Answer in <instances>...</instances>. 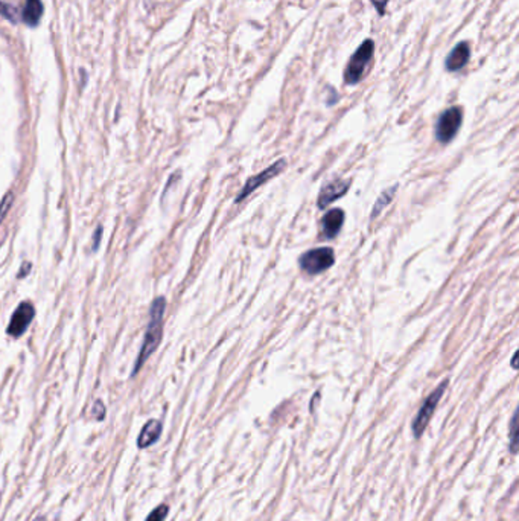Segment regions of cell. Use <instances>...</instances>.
Listing matches in <instances>:
<instances>
[{"label":"cell","instance_id":"1","mask_svg":"<svg viewBox=\"0 0 519 521\" xmlns=\"http://www.w3.org/2000/svg\"><path fill=\"white\" fill-rule=\"evenodd\" d=\"M165 308H166V301L165 297H157L154 302L151 305V312H149V323H148V329H147V336H145L143 345H142V351L139 360L134 366L133 375L137 373V371L141 369V366L147 361L151 354L157 349L158 343H160L162 338V326H163V314H165Z\"/></svg>","mask_w":519,"mask_h":521},{"label":"cell","instance_id":"2","mask_svg":"<svg viewBox=\"0 0 519 521\" xmlns=\"http://www.w3.org/2000/svg\"><path fill=\"white\" fill-rule=\"evenodd\" d=\"M373 54H375V43L370 38L364 40L359 45L355 54L352 55L348 66L344 69V82L349 86H355L364 78L369 66L372 65Z\"/></svg>","mask_w":519,"mask_h":521},{"label":"cell","instance_id":"3","mask_svg":"<svg viewBox=\"0 0 519 521\" xmlns=\"http://www.w3.org/2000/svg\"><path fill=\"white\" fill-rule=\"evenodd\" d=\"M446 387H448V380H444L439 384L437 389H434L430 397L424 401V404L420 406L416 418H414L413 426H411L413 435H414V437H416V439H419V437L424 435V432L428 427V424H430V421H431L433 413L435 412V408H437L442 397H444Z\"/></svg>","mask_w":519,"mask_h":521},{"label":"cell","instance_id":"4","mask_svg":"<svg viewBox=\"0 0 519 521\" xmlns=\"http://www.w3.org/2000/svg\"><path fill=\"white\" fill-rule=\"evenodd\" d=\"M335 264V253L330 247H317L303 253L299 259V266L309 275H318L330 268Z\"/></svg>","mask_w":519,"mask_h":521},{"label":"cell","instance_id":"5","mask_svg":"<svg viewBox=\"0 0 519 521\" xmlns=\"http://www.w3.org/2000/svg\"><path fill=\"white\" fill-rule=\"evenodd\" d=\"M463 121V112L460 107H451L440 115L435 125V139L440 143H449L459 133Z\"/></svg>","mask_w":519,"mask_h":521},{"label":"cell","instance_id":"6","mask_svg":"<svg viewBox=\"0 0 519 521\" xmlns=\"http://www.w3.org/2000/svg\"><path fill=\"white\" fill-rule=\"evenodd\" d=\"M285 165H287L285 161H283V159H280V161L274 162L271 166H268L267 170L259 172L258 176L248 178V182L245 183L244 187H242V191H241L239 196L237 197V200H234V203H241L242 200H244L247 196H250V194L258 189V187H261L262 185L267 183L268 180H271L273 177L278 176V174H280L283 171V168H285Z\"/></svg>","mask_w":519,"mask_h":521},{"label":"cell","instance_id":"7","mask_svg":"<svg viewBox=\"0 0 519 521\" xmlns=\"http://www.w3.org/2000/svg\"><path fill=\"white\" fill-rule=\"evenodd\" d=\"M36 316V311L29 302H23L19 305V308L11 317V323L8 326V334L12 337H20L29 326L31 321Z\"/></svg>","mask_w":519,"mask_h":521},{"label":"cell","instance_id":"8","mask_svg":"<svg viewBox=\"0 0 519 521\" xmlns=\"http://www.w3.org/2000/svg\"><path fill=\"white\" fill-rule=\"evenodd\" d=\"M348 191H349L348 180L337 178L334 180V182L324 185L320 196H318V207H320V209H324V207L329 206L332 201L343 197Z\"/></svg>","mask_w":519,"mask_h":521},{"label":"cell","instance_id":"9","mask_svg":"<svg viewBox=\"0 0 519 521\" xmlns=\"http://www.w3.org/2000/svg\"><path fill=\"white\" fill-rule=\"evenodd\" d=\"M469 58H470V47L466 41H461V43L457 45L451 51V54L448 55L445 66L449 72H457L468 65Z\"/></svg>","mask_w":519,"mask_h":521},{"label":"cell","instance_id":"10","mask_svg":"<svg viewBox=\"0 0 519 521\" xmlns=\"http://www.w3.org/2000/svg\"><path fill=\"white\" fill-rule=\"evenodd\" d=\"M344 223V212L341 209H332L322 220L323 236L328 240L335 238L337 233L341 231Z\"/></svg>","mask_w":519,"mask_h":521},{"label":"cell","instance_id":"11","mask_svg":"<svg viewBox=\"0 0 519 521\" xmlns=\"http://www.w3.org/2000/svg\"><path fill=\"white\" fill-rule=\"evenodd\" d=\"M160 435H162V422L157 419H151L149 422L145 424V427L142 428L139 439H137V447L147 448L152 445V443L157 442Z\"/></svg>","mask_w":519,"mask_h":521},{"label":"cell","instance_id":"12","mask_svg":"<svg viewBox=\"0 0 519 521\" xmlns=\"http://www.w3.org/2000/svg\"><path fill=\"white\" fill-rule=\"evenodd\" d=\"M41 16H43V3L41 0H26V6L23 11V22L27 26H37Z\"/></svg>","mask_w":519,"mask_h":521},{"label":"cell","instance_id":"13","mask_svg":"<svg viewBox=\"0 0 519 521\" xmlns=\"http://www.w3.org/2000/svg\"><path fill=\"white\" fill-rule=\"evenodd\" d=\"M396 187H398V186H393L391 189H389L387 192H384L383 196H381V197L378 198L376 205H375V207H373V211H372V220H373V218H376L378 215L381 213V211H383L385 206H389V205L391 203L394 192H396Z\"/></svg>","mask_w":519,"mask_h":521},{"label":"cell","instance_id":"14","mask_svg":"<svg viewBox=\"0 0 519 521\" xmlns=\"http://www.w3.org/2000/svg\"><path fill=\"white\" fill-rule=\"evenodd\" d=\"M0 16L8 19L10 22H17V8L6 0H0Z\"/></svg>","mask_w":519,"mask_h":521},{"label":"cell","instance_id":"15","mask_svg":"<svg viewBox=\"0 0 519 521\" xmlns=\"http://www.w3.org/2000/svg\"><path fill=\"white\" fill-rule=\"evenodd\" d=\"M168 512H169L168 505H160L149 513L145 521H165L166 516H168Z\"/></svg>","mask_w":519,"mask_h":521},{"label":"cell","instance_id":"16","mask_svg":"<svg viewBox=\"0 0 519 521\" xmlns=\"http://www.w3.org/2000/svg\"><path fill=\"white\" fill-rule=\"evenodd\" d=\"M12 201H14L12 192H8V194H6V196L3 197L2 203H0V224H2V221L5 220L6 213H8L10 207H11V205H12Z\"/></svg>","mask_w":519,"mask_h":521},{"label":"cell","instance_id":"17","mask_svg":"<svg viewBox=\"0 0 519 521\" xmlns=\"http://www.w3.org/2000/svg\"><path fill=\"white\" fill-rule=\"evenodd\" d=\"M516 413L514 415V418H511V422H510V451L511 453H516Z\"/></svg>","mask_w":519,"mask_h":521},{"label":"cell","instance_id":"18","mask_svg":"<svg viewBox=\"0 0 519 521\" xmlns=\"http://www.w3.org/2000/svg\"><path fill=\"white\" fill-rule=\"evenodd\" d=\"M93 415H95V418H96V419H99V421H102V419H104V416H106V407H104V404H102L101 401H96V402H95Z\"/></svg>","mask_w":519,"mask_h":521},{"label":"cell","instance_id":"19","mask_svg":"<svg viewBox=\"0 0 519 521\" xmlns=\"http://www.w3.org/2000/svg\"><path fill=\"white\" fill-rule=\"evenodd\" d=\"M372 3L376 6L379 16H384V14H385V6H387V3H389V0H372Z\"/></svg>","mask_w":519,"mask_h":521},{"label":"cell","instance_id":"20","mask_svg":"<svg viewBox=\"0 0 519 521\" xmlns=\"http://www.w3.org/2000/svg\"><path fill=\"white\" fill-rule=\"evenodd\" d=\"M516 358H518V354H515V356H514V360H511V366H514L515 369H516Z\"/></svg>","mask_w":519,"mask_h":521},{"label":"cell","instance_id":"21","mask_svg":"<svg viewBox=\"0 0 519 521\" xmlns=\"http://www.w3.org/2000/svg\"><path fill=\"white\" fill-rule=\"evenodd\" d=\"M34 521H46V518H43V517H40V518H36V520H34Z\"/></svg>","mask_w":519,"mask_h":521}]
</instances>
